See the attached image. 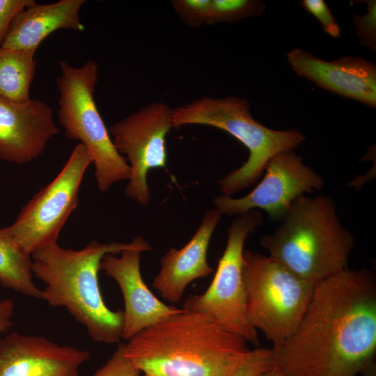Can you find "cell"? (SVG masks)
I'll use <instances>...</instances> for the list:
<instances>
[{
	"mask_svg": "<svg viewBox=\"0 0 376 376\" xmlns=\"http://www.w3.org/2000/svg\"><path fill=\"white\" fill-rule=\"evenodd\" d=\"M285 376H355L376 352V280L348 267L318 283L294 332L272 349Z\"/></svg>",
	"mask_w": 376,
	"mask_h": 376,
	"instance_id": "obj_1",
	"label": "cell"
},
{
	"mask_svg": "<svg viewBox=\"0 0 376 376\" xmlns=\"http://www.w3.org/2000/svg\"><path fill=\"white\" fill-rule=\"evenodd\" d=\"M248 350L210 313L182 308L131 338L124 354L147 376H230Z\"/></svg>",
	"mask_w": 376,
	"mask_h": 376,
	"instance_id": "obj_2",
	"label": "cell"
},
{
	"mask_svg": "<svg viewBox=\"0 0 376 376\" xmlns=\"http://www.w3.org/2000/svg\"><path fill=\"white\" fill-rule=\"evenodd\" d=\"M130 243L90 242L79 250L58 243L31 254L33 276L44 282L40 299L52 307L65 308L96 343H119L124 314L111 310L102 297L98 273L102 257L132 247Z\"/></svg>",
	"mask_w": 376,
	"mask_h": 376,
	"instance_id": "obj_3",
	"label": "cell"
},
{
	"mask_svg": "<svg viewBox=\"0 0 376 376\" xmlns=\"http://www.w3.org/2000/svg\"><path fill=\"white\" fill-rule=\"evenodd\" d=\"M259 244L297 276L315 285L348 267L354 238L341 223L333 198L303 195Z\"/></svg>",
	"mask_w": 376,
	"mask_h": 376,
	"instance_id": "obj_4",
	"label": "cell"
},
{
	"mask_svg": "<svg viewBox=\"0 0 376 376\" xmlns=\"http://www.w3.org/2000/svg\"><path fill=\"white\" fill-rule=\"evenodd\" d=\"M244 97H203L173 109V127L204 125L223 130L244 144L247 160L219 181L221 194L232 196L251 187L260 178L269 160L280 152L292 150L306 139L299 130L270 129L255 120Z\"/></svg>",
	"mask_w": 376,
	"mask_h": 376,
	"instance_id": "obj_5",
	"label": "cell"
},
{
	"mask_svg": "<svg viewBox=\"0 0 376 376\" xmlns=\"http://www.w3.org/2000/svg\"><path fill=\"white\" fill-rule=\"evenodd\" d=\"M60 67L61 75L56 81L59 123L68 138L79 141L88 150L97 189L105 192L114 183L128 180L130 169L115 148L95 101L97 64L88 60L81 67H75L61 61Z\"/></svg>",
	"mask_w": 376,
	"mask_h": 376,
	"instance_id": "obj_6",
	"label": "cell"
},
{
	"mask_svg": "<svg viewBox=\"0 0 376 376\" xmlns=\"http://www.w3.org/2000/svg\"><path fill=\"white\" fill-rule=\"evenodd\" d=\"M242 278L252 327L273 343L284 342L296 329L312 297L315 284L260 253H243Z\"/></svg>",
	"mask_w": 376,
	"mask_h": 376,
	"instance_id": "obj_7",
	"label": "cell"
},
{
	"mask_svg": "<svg viewBox=\"0 0 376 376\" xmlns=\"http://www.w3.org/2000/svg\"><path fill=\"white\" fill-rule=\"evenodd\" d=\"M263 220L259 210L235 217L228 228L226 245L211 283L203 294L187 299L182 307L185 311L210 313L226 330L256 345H259V338L247 315L243 253L247 237Z\"/></svg>",
	"mask_w": 376,
	"mask_h": 376,
	"instance_id": "obj_8",
	"label": "cell"
},
{
	"mask_svg": "<svg viewBox=\"0 0 376 376\" xmlns=\"http://www.w3.org/2000/svg\"><path fill=\"white\" fill-rule=\"evenodd\" d=\"M91 163L87 148L77 143L56 177L22 207L11 226L1 228L0 232L30 255L56 244L78 205L79 188Z\"/></svg>",
	"mask_w": 376,
	"mask_h": 376,
	"instance_id": "obj_9",
	"label": "cell"
},
{
	"mask_svg": "<svg viewBox=\"0 0 376 376\" xmlns=\"http://www.w3.org/2000/svg\"><path fill=\"white\" fill-rule=\"evenodd\" d=\"M172 116L173 109L169 104L155 102L108 128L115 148L130 166L125 194L142 206H147L151 198L148 172L166 166V139L173 128Z\"/></svg>",
	"mask_w": 376,
	"mask_h": 376,
	"instance_id": "obj_10",
	"label": "cell"
},
{
	"mask_svg": "<svg viewBox=\"0 0 376 376\" xmlns=\"http://www.w3.org/2000/svg\"><path fill=\"white\" fill-rule=\"evenodd\" d=\"M265 171L262 180L249 194L240 198L217 196L213 199L214 207L228 216L263 210L272 220L280 221L296 199L324 188L322 176L292 150L275 155Z\"/></svg>",
	"mask_w": 376,
	"mask_h": 376,
	"instance_id": "obj_11",
	"label": "cell"
},
{
	"mask_svg": "<svg viewBox=\"0 0 376 376\" xmlns=\"http://www.w3.org/2000/svg\"><path fill=\"white\" fill-rule=\"evenodd\" d=\"M132 247L123 250L120 256L105 254L100 270L118 285L124 301L122 339L129 340L143 329L182 311L165 304L145 283L140 269L141 253L152 249L142 237L134 240Z\"/></svg>",
	"mask_w": 376,
	"mask_h": 376,
	"instance_id": "obj_12",
	"label": "cell"
},
{
	"mask_svg": "<svg viewBox=\"0 0 376 376\" xmlns=\"http://www.w3.org/2000/svg\"><path fill=\"white\" fill-rule=\"evenodd\" d=\"M88 350L17 331L0 338V376H79Z\"/></svg>",
	"mask_w": 376,
	"mask_h": 376,
	"instance_id": "obj_13",
	"label": "cell"
},
{
	"mask_svg": "<svg viewBox=\"0 0 376 376\" xmlns=\"http://www.w3.org/2000/svg\"><path fill=\"white\" fill-rule=\"evenodd\" d=\"M58 132L53 111L43 101L17 103L0 95V160L17 164L31 162Z\"/></svg>",
	"mask_w": 376,
	"mask_h": 376,
	"instance_id": "obj_14",
	"label": "cell"
},
{
	"mask_svg": "<svg viewBox=\"0 0 376 376\" xmlns=\"http://www.w3.org/2000/svg\"><path fill=\"white\" fill-rule=\"evenodd\" d=\"M291 68L316 86L376 107V66L363 58L343 56L326 61L300 48L287 54Z\"/></svg>",
	"mask_w": 376,
	"mask_h": 376,
	"instance_id": "obj_15",
	"label": "cell"
},
{
	"mask_svg": "<svg viewBox=\"0 0 376 376\" xmlns=\"http://www.w3.org/2000/svg\"><path fill=\"white\" fill-rule=\"evenodd\" d=\"M221 215L215 207L207 210L191 240L183 247L171 248L162 256L161 267L152 285L163 299L172 304L179 303L191 281L213 272L207 263V253Z\"/></svg>",
	"mask_w": 376,
	"mask_h": 376,
	"instance_id": "obj_16",
	"label": "cell"
},
{
	"mask_svg": "<svg viewBox=\"0 0 376 376\" xmlns=\"http://www.w3.org/2000/svg\"><path fill=\"white\" fill-rule=\"evenodd\" d=\"M85 0H60L38 4L33 1L13 20L0 47L36 52L52 33L58 29L83 31L79 10Z\"/></svg>",
	"mask_w": 376,
	"mask_h": 376,
	"instance_id": "obj_17",
	"label": "cell"
},
{
	"mask_svg": "<svg viewBox=\"0 0 376 376\" xmlns=\"http://www.w3.org/2000/svg\"><path fill=\"white\" fill-rule=\"evenodd\" d=\"M34 52L0 47V95L12 102L29 101L36 67Z\"/></svg>",
	"mask_w": 376,
	"mask_h": 376,
	"instance_id": "obj_18",
	"label": "cell"
},
{
	"mask_svg": "<svg viewBox=\"0 0 376 376\" xmlns=\"http://www.w3.org/2000/svg\"><path fill=\"white\" fill-rule=\"evenodd\" d=\"M31 255L0 232V284L2 287L33 298L41 290L33 281Z\"/></svg>",
	"mask_w": 376,
	"mask_h": 376,
	"instance_id": "obj_19",
	"label": "cell"
},
{
	"mask_svg": "<svg viewBox=\"0 0 376 376\" xmlns=\"http://www.w3.org/2000/svg\"><path fill=\"white\" fill-rule=\"evenodd\" d=\"M266 6L258 0H211L207 24L235 22L261 15Z\"/></svg>",
	"mask_w": 376,
	"mask_h": 376,
	"instance_id": "obj_20",
	"label": "cell"
},
{
	"mask_svg": "<svg viewBox=\"0 0 376 376\" xmlns=\"http://www.w3.org/2000/svg\"><path fill=\"white\" fill-rule=\"evenodd\" d=\"M274 367L275 361L272 349L249 350L230 376H258Z\"/></svg>",
	"mask_w": 376,
	"mask_h": 376,
	"instance_id": "obj_21",
	"label": "cell"
},
{
	"mask_svg": "<svg viewBox=\"0 0 376 376\" xmlns=\"http://www.w3.org/2000/svg\"><path fill=\"white\" fill-rule=\"evenodd\" d=\"M172 8L187 26L199 28L207 24L211 0H173Z\"/></svg>",
	"mask_w": 376,
	"mask_h": 376,
	"instance_id": "obj_22",
	"label": "cell"
},
{
	"mask_svg": "<svg viewBox=\"0 0 376 376\" xmlns=\"http://www.w3.org/2000/svg\"><path fill=\"white\" fill-rule=\"evenodd\" d=\"M367 13L363 15H354V24L360 43L372 51L376 49V1H365Z\"/></svg>",
	"mask_w": 376,
	"mask_h": 376,
	"instance_id": "obj_23",
	"label": "cell"
},
{
	"mask_svg": "<svg viewBox=\"0 0 376 376\" xmlns=\"http://www.w3.org/2000/svg\"><path fill=\"white\" fill-rule=\"evenodd\" d=\"M125 344L120 343L111 358L92 376H141L136 368L124 354Z\"/></svg>",
	"mask_w": 376,
	"mask_h": 376,
	"instance_id": "obj_24",
	"label": "cell"
},
{
	"mask_svg": "<svg viewBox=\"0 0 376 376\" xmlns=\"http://www.w3.org/2000/svg\"><path fill=\"white\" fill-rule=\"evenodd\" d=\"M301 6L321 23L324 32L334 38L340 36V28L323 0H303Z\"/></svg>",
	"mask_w": 376,
	"mask_h": 376,
	"instance_id": "obj_25",
	"label": "cell"
},
{
	"mask_svg": "<svg viewBox=\"0 0 376 376\" xmlns=\"http://www.w3.org/2000/svg\"><path fill=\"white\" fill-rule=\"evenodd\" d=\"M33 0H0V47L16 17Z\"/></svg>",
	"mask_w": 376,
	"mask_h": 376,
	"instance_id": "obj_26",
	"label": "cell"
},
{
	"mask_svg": "<svg viewBox=\"0 0 376 376\" xmlns=\"http://www.w3.org/2000/svg\"><path fill=\"white\" fill-rule=\"evenodd\" d=\"M14 310L15 304L10 299L0 301V338L13 327Z\"/></svg>",
	"mask_w": 376,
	"mask_h": 376,
	"instance_id": "obj_27",
	"label": "cell"
},
{
	"mask_svg": "<svg viewBox=\"0 0 376 376\" xmlns=\"http://www.w3.org/2000/svg\"><path fill=\"white\" fill-rule=\"evenodd\" d=\"M360 373L361 376H376V366L375 362L373 361L367 366Z\"/></svg>",
	"mask_w": 376,
	"mask_h": 376,
	"instance_id": "obj_28",
	"label": "cell"
},
{
	"mask_svg": "<svg viewBox=\"0 0 376 376\" xmlns=\"http://www.w3.org/2000/svg\"><path fill=\"white\" fill-rule=\"evenodd\" d=\"M258 376H285L280 370L274 367L269 369L264 373H261Z\"/></svg>",
	"mask_w": 376,
	"mask_h": 376,
	"instance_id": "obj_29",
	"label": "cell"
},
{
	"mask_svg": "<svg viewBox=\"0 0 376 376\" xmlns=\"http://www.w3.org/2000/svg\"><path fill=\"white\" fill-rule=\"evenodd\" d=\"M143 376H147V375H143Z\"/></svg>",
	"mask_w": 376,
	"mask_h": 376,
	"instance_id": "obj_30",
	"label": "cell"
}]
</instances>
